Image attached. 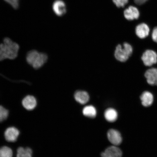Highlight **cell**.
Returning a JSON list of instances; mask_svg holds the SVG:
<instances>
[{
  "label": "cell",
  "mask_w": 157,
  "mask_h": 157,
  "mask_svg": "<svg viewBox=\"0 0 157 157\" xmlns=\"http://www.w3.org/2000/svg\"><path fill=\"white\" fill-rule=\"evenodd\" d=\"M48 59V56L46 54L39 52L36 50L29 51L26 56L27 63L35 69L42 67Z\"/></svg>",
  "instance_id": "cell-2"
},
{
  "label": "cell",
  "mask_w": 157,
  "mask_h": 157,
  "mask_svg": "<svg viewBox=\"0 0 157 157\" xmlns=\"http://www.w3.org/2000/svg\"><path fill=\"white\" fill-rule=\"evenodd\" d=\"M124 17L128 20L132 21L139 18L140 13L136 7L130 6L125 9L124 13Z\"/></svg>",
  "instance_id": "cell-10"
},
{
  "label": "cell",
  "mask_w": 157,
  "mask_h": 157,
  "mask_svg": "<svg viewBox=\"0 0 157 157\" xmlns=\"http://www.w3.org/2000/svg\"><path fill=\"white\" fill-rule=\"evenodd\" d=\"M17 157H32L33 151L29 147H20L17 150Z\"/></svg>",
  "instance_id": "cell-16"
},
{
  "label": "cell",
  "mask_w": 157,
  "mask_h": 157,
  "mask_svg": "<svg viewBox=\"0 0 157 157\" xmlns=\"http://www.w3.org/2000/svg\"><path fill=\"white\" fill-rule=\"evenodd\" d=\"M9 111L2 106L0 105V122L6 120L9 116Z\"/></svg>",
  "instance_id": "cell-19"
},
{
  "label": "cell",
  "mask_w": 157,
  "mask_h": 157,
  "mask_svg": "<svg viewBox=\"0 0 157 157\" xmlns=\"http://www.w3.org/2000/svg\"><path fill=\"white\" fill-rule=\"evenodd\" d=\"M20 134L19 131L16 128L11 127L6 129L4 136L6 140L9 142H14L17 140Z\"/></svg>",
  "instance_id": "cell-5"
},
{
  "label": "cell",
  "mask_w": 157,
  "mask_h": 157,
  "mask_svg": "<svg viewBox=\"0 0 157 157\" xmlns=\"http://www.w3.org/2000/svg\"><path fill=\"white\" fill-rule=\"evenodd\" d=\"M83 113L86 117L94 118L97 115V110L93 105H88L84 108Z\"/></svg>",
  "instance_id": "cell-17"
},
{
  "label": "cell",
  "mask_w": 157,
  "mask_h": 157,
  "mask_svg": "<svg viewBox=\"0 0 157 157\" xmlns=\"http://www.w3.org/2000/svg\"><path fill=\"white\" fill-rule=\"evenodd\" d=\"M53 10L58 16H62L66 12L65 4L61 0H57L54 2L52 6Z\"/></svg>",
  "instance_id": "cell-12"
},
{
  "label": "cell",
  "mask_w": 157,
  "mask_h": 157,
  "mask_svg": "<svg viewBox=\"0 0 157 157\" xmlns=\"http://www.w3.org/2000/svg\"><path fill=\"white\" fill-rule=\"evenodd\" d=\"M144 76L149 84L151 86H157V68L149 69L145 72Z\"/></svg>",
  "instance_id": "cell-7"
},
{
  "label": "cell",
  "mask_w": 157,
  "mask_h": 157,
  "mask_svg": "<svg viewBox=\"0 0 157 157\" xmlns=\"http://www.w3.org/2000/svg\"><path fill=\"white\" fill-rule=\"evenodd\" d=\"M22 105L25 109L28 111H32L36 107L37 100L34 96L27 95L22 100Z\"/></svg>",
  "instance_id": "cell-8"
},
{
  "label": "cell",
  "mask_w": 157,
  "mask_h": 157,
  "mask_svg": "<svg viewBox=\"0 0 157 157\" xmlns=\"http://www.w3.org/2000/svg\"><path fill=\"white\" fill-rule=\"evenodd\" d=\"M6 2L9 4L15 9H18L19 7V0H4Z\"/></svg>",
  "instance_id": "cell-21"
},
{
  "label": "cell",
  "mask_w": 157,
  "mask_h": 157,
  "mask_svg": "<svg viewBox=\"0 0 157 157\" xmlns=\"http://www.w3.org/2000/svg\"><path fill=\"white\" fill-rule=\"evenodd\" d=\"M150 32L149 26L146 23H142L137 25L135 29V33L137 36L140 39L146 38Z\"/></svg>",
  "instance_id": "cell-9"
},
{
  "label": "cell",
  "mask_w": 157,
  "mask_h": 157,
  "mask_svg": "<svg viewBox=\"0 0 157 157\" xmlns=\"http://www.w3.org/2000/svg\"><path fill=\"white\" fill-rule=\"evenodd\" d=\"M12 150L9 147L4 146L0 148V157H13Z\"/></svg>",
  "instance_id": "cell-18"
},
{
  "label": "cell",
  "mask_w": 157,
  "mask_h": 157,
  "mask_svg": "<svg viewBox=\"0 0 157 157\" xmlns=\"http://www.w3.org/2000/svg\"><path fill=\"white\" fill-rule=\"evenodd\" d=\"M117 116V111L112 108H109L106 110L105 112V118L107 121L110 122H113L116 121Z\"/></svg>",
  "instance_id": "cell-15"
},
{
  "label": "cell",
  "mask_w": 157,
  "mask_h": 157,
  "mask_svg": "<svg viewBox=\"0 0 157 157\" xmlns=\"http://www.w3.org/2000/svg\"><path fill=\"white\" fill-rule=\"evenodd\" d=\"M107 137L109 142L115 146H118L122 142V139L121 133L115 129H110L108 131Z\"/></svg>",
  "instance_id": "cell-6"
},
{
  "label": "cell",
  "mask_w": 157,
  "mask_h": 157,
  "mask_svg": "<svg viewBox=\"0 0 157 157\" xmlns=\"http://www.w3.org/2000/svg\"><path fill=\"white\" fill-rule=\"evenodd\" d=\"M19 46L8 38L3 39V43L0 44V61L5 59H14L18 55Z\"/></svg>",
  "instance_id": "cell-1"
},
{
  "label": "cell",
  "mask_w": 157,
  "mask_h": 157,
  "mask_svg": "<svg viewBox=\"0 0 157 157\" xmlns=\"http://www.w3.org/2000/svg\"><path fill=\"white\" fill-rule=\"evenodd\" d=\"M148 1V0H134L135 3L139 5H143Z\"/></svg>",
  "instance_id": "cell-23"
},
{
  "label": "cell",
  "mask_w": 157,
  "mask_h": 157,
  "mask_svg": "<svg viewBox=\"0 0 157 157\" xmlns=\"http://www.w3.org/2000/svg\"><path fill=\"white\" fill-rule=\"evenodd\" d=\"M141 59L145 66H151L157 63V54L151 50H147L143 53Z\"/></svg>",
  "instance_id": "cell-4"
},
{
  "label": "cell",
  "mask_w": 157,
  "mask_h": 157,
  "mask_svg": "<svg viewBox=\"0 0 157 157\" xmlns=\"http://www.w3.org/2000/svg\"><path fill=\"white\" fill-rule=\"evenodd\" d=\"M118 7H123L128 2V0H113Z\"/></svg>",
  "instance_id": "cell-20"
},
{
  "label": "cell",
  "mask_w": 157,
  "mask_h": 157,
  "mask_svg": "<svg viewBox=\"0 0 157 157\" xmlns=\"http://www.w3.org/2000/svg\"><path fill=\"white\" fill-rule=\"evenodd\" d=\"M122 156L121 149L115 146L109 147L101 154L102 157H121Z\"/></svg>",
  "instance_id": "cell-11"
},
{
  "label": "cell",
  "mask_w": 157,
  "mask_h": 157,
  "mask_svg": "<svg viewBox=\"0 0 157 157\" xmlns=\"http://www.w3.org/2000/svg\"><path fill=\"white\" fill-rule=\"evenodd\" d=\"M74 98L76 101L82 105L87 103L90 99L88 93L82 91H76L74 94Z\"/></svg>",
  "instance_id": "cell-14"
},
{
  "label": "cell",
  "mask_w": 157,
  "mask_h": 157,
  "mask_svg": "<svg viewBox=\"0 0 157 157\" xmlns=\"http://www.w3.org/2000/svg\"><path fill=\"white\" fill-rule=\"evenodd\" d=\"M152 40L157 43V27H155L153 29L152 34Z\"/></svg>",
  "instance_id": "cell-22"
},
{
  "label": "cell",
  "mask_w": 157,
  "mask_h": 157,
  "mask_svg": "<svg viewBox=\"0 0 157 157\" xmlns=\"http://www.w3.org/2000/svg\"><path fill=\"white\" fill-rule=\"evenodd\" d=\"M133 52V48L127 43H124L123 46L117 45L115 52V56L117 59L121 62H125L131 56Z\"/></svg>",
  "instance_id": "cell-3"
},
{
  "label": "cell",
  "mask_w": 157,
  "mask_h": 157,
  "mask_svg": "<svg viewBox=\"0 0 157 157\" xmlns=\"http://www.w3.org/2000/svg\"><path fill=\"white\" fill-rule=\"evenodd\" d=\"M140 99L142 105L145 107L151 105L154 101V97L152 93L148 91H145L141 94Z\"/></svg>",
  "instance_id": "cell-13"
}]
</instances>
